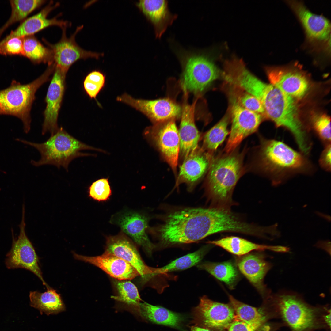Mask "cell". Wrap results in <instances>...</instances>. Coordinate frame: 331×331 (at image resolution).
Segmentation results:
<instances>
[{"mask_svg": "<svg viewBox=\"0 0 331 331\" xmlns=\"http://www.w3.org/2000/svg\"><path fill=\"white\" fill-rule=\"evenodd\" d=\"M270 320H280L291 331L331 330V309L328 305L313 306L299 295L283 292L271 294L261 306Z\"/></svg>", "mask_w": 331, "mask_h": 331, "instance_id": "obj_1", "label": "cell"}, {"mask_svg": "<svg viewBox=\"0 0 331 331\" xmlns=\"http://www.w3.org/2000/svg\"><path fill=\"white\" fill-rule=\"evenodd\" d=\"M105 248V250L123 259L135 268L143 283L157 275L156 268L145 264L134 244L123 233L107 237Z\"/></svg>", "mask_w": 331, "mask_h": 331, "instance_id": "obj_16", "label": "cell"}, {"mask_svg": "<svg viewBox=\"0 0 331 331\" xmlns=\"http://www.w3.org/2000/svg\"><path fill=\"white\" fill-rule=\"evenodd\" d=\"M318 213H317L318 215H319V216H321L322 217H324H324H325L326 219L329 220V216H328V215L326 216L327 215H325L324 214H323L322 213H319V212H318Z\"/></svg>", "mask_w": 331, "mask_h": 331, "instance_id": "obj_43", "label": "cell"}, {"mask_svg": "<svg viewBox=\"0 0 331 331\" xmlns=\"http://www.w3.org/2000/svg\"><path fill=\"white\" fill-rule=\"evenodd\" d=\"M230 303L232 306L236 319L248 324H259L268 325L271 322L264 316L260 307H255L244 303L228 295Z\"/></svg>", "mask_w": 331, "mask_h": 331, "instance_id": "obj_29", "label": "cell"}, {"mask_svg": "<svg viewBox=\"0 0 331 331\" xmlns=\"http://www.w3.org/2000/svg\"><path fill=\"white\" fill-rule=\"evenodd\" d=\"M74 259L93 265L119 280H131L140 276L131 265L123 259L105 250L102 255L87 256L73 253Z\"/></svg>", "mask_w": 331, "mask_h": 331, "instance_id": "obj_19", "label": "cell"}, {"mask_svg": "<svg viewBox=\"0 0 331 331\" xmlns=\"http://www.w3.org/2000/svg\"><path fill=\"white\" fill-rule=\"evenodd\" d=\"M111 221L119 226L148 255H152L155 246L147 234L148 220L145 216L137 212L126 211L113 216Z\"/></svg>", "mask_w": 331, "mask_h": 331, "instance_id": "obj_18", "label": "cell"}, {"mask_svg": "<svg viewBox=\"0 0 331 331\" xmlns=\"http://www.w3.org/2000/svg\"><path fill=\"white\" fill-rule=\"evenodd\" d=\"M172 47L183 67L182 84L185 91L201 92L219 77L218 69L206 55L174 45Z\"/></svg>", "mask_w": 331, "mask_h": 331, "instance_id": "obj_7", "label": "cell"}, {"mask_svg": "<svg viewBox=\"0 0 331 331\" xmlns=\"http://www.w3.org/2000/svg\"><path fill=\"white\" fill-rule=\"evenodd\" d=\"M226 226L225 217L219 209L187 208L169 214L158 231L164 243H187L224 232Z\"/></svg>", "mask_w": 331, "mask_h": 331, "instance_id": "obj_2", "label": "cell"}, {"mask_svg": "<svg viewBox=\"0 0 331 331\" xmlns=\"http://www.w3.org/2000/svg\"><path fill=\"white\" fill-rule=\"evenodd\" d=\"M304 30L306 46L312 53L330 56L331 24L326 17L311 11L302 1L286 0Z\"/></svg>", "mask_w": 331, "mask_h": 331, "instance_id": "obj_8", "label": "cell"}, {"mask_svg": "<svg viewBox=\"0 0 331 331\" xmlns=\"http://www.w3.org/2000/svg\"><path fill=\"white\" fill-rule=\"evenodd\" d=\"M29 298L30 306L39 310L41 314H56L66 309L60 295L51 287L44 293L31 291Z\"/></svg>", "mask_w": 331, "mask_h": 331, "instance_id": "obj_25", "label": "cell"}, {"mask_svg": "<svg viewBox=\"0 0 331 331\" xmlns=\"http://www.w3.org/2000/svg\"><path fill=\"white\" fill-rule=\"evenodd\" d=\"M312 128L325 145L331 143L330 118L325 114H317L311 119Z\"/></svg>", "mask_w": 331, "mask_h": 331, "instance_id": "obj_35", "label": "cell"}, {"mask_svg": "<svg viewBox=\"0 0 331 331\" xmlns=\"http://www.w3.org/2000/svg\"><path fill=\"white\" fill-rule=\"evenodd\" d=\"M196 102L192 105L186 104L182 108L180 128L178 130L180 150L185 158L198 148L200 133L195 125L194 111Z\"/></svg>", "mask_w": 331, "mask_h": 331, "instance_id": "obj_23", "label": "cell"}, {"mask_svg": "<svg viewBox=\"0 0 331 331\" xmlns=\"http://www.w3.org/2000/svg\"><path fill=\"white\" fill-rule=\"evenodd\" d=\"M234 310L230 304L213 301L204 295L198 305L194 309L192 322L194 325L212 331H226L236 319Z\"/></svg>", "mask_w": 331, "mask_h": 331, "instance_id": "obj_10", "label": "cell"}, {"mask_svg": "<svg viewBox=\"0 0 331 331\" xmlns=\"http://www.w3.org/2000/svg\"><path fill=\"white\" fill-rule=\"evenodd\" d=\"M89 196L98 201L108 200L112 194L108 178L100 179L93 182L89 188Z\"/></svg>", "mask_w": 331, "mask_h": 331, "instance_id": "obj_37", "label": "cell"}, {"mask_svg": "<svg viewBox=\"0 0 331 331\" xmlns=\"http://www.w3.org/2000/svg\"><path fill=\"white\" fill-rule=\"evenodd\" d=\"M25 57L35 63H53V55L50 48L44 46L32 35L22 37Z\"/></svg>", "mask_w": 331, "mask_h": 331, "instance_id": "obj_30", "label": "cell"}, {"mask_svg": "<svg viewBox=\"0 0 331 331\" xmlns=\"http://www.w3.org/2000/svg\"><path fill=\"white\" fill-rule=\"evenodd\" d=\"M230 100L232 125L225 148L227 153L234 151L243 140L256 131L262 120L260 114L244 108L236 97Z\"/></svg>", "mask_w": 331, "mask_h": 331, "instance_id": "obj_12", "label": "cell"}, {"mask_svg": "<svg viewBox=\"0 0 331 331\" xmlns=\"http://www.w3.org/2000/svg\"><path fill=\"white\" fill-rule=\"evenodd\" d=\"M211 154L198 148L185 158L180 167L178 180L189 184L198 181L209 169Z\"/></svg>", "mask_w": 331, "mask_h": 331, "instance_id": "obj_24", "label": "cell"}, {"mask_svg": "<svg viewBox=\"0 0 331 331\" xmlns=\"http://www.w3.org/2000/svg\"><path fill=\"white\" fill-rule=\"evenodd\" d=\"M227 154L212 160L207 185L213 207L230 210L233 190L243 173V154Z\"/></svg>", "mask_w": 331, "mask_h": 331, "instance_id": "obj_4", "label": "cell"}, {"mask_svg": "<svg viewBox=\"0 0 331 331\" xmlns=\"http://www.w3.org/2000/svg\"><path fill=\"white\" fill-rule=\"evenodd\" d=\"M209 243L225 249L234 255L242 256L253 250L268 249L273 250V246L255 243L236 236H228L220 239L210 241Z\"/></svg>", "mask_w": 331, "mask_h": 331, "instance_id": "obj_26", "label": "cell"}, {"mask_svg": "<svg viewBox=\"0 0 331 331\" xmlns=\"http://www.w3.org/2000/svg\"><path fill=\"white\" fill-rule=\"evenodd\" d=\"M145 134L154 141L167 162L175 172L180 152V141L174 120L148 128Z\"/></svg>", "mask_w": 331, "mask_h": 331, "instance_id": "obj_15", "label": "cell"}, {"mask_svg": "<svg viewBox=\"0 0 331 331\" xmlns=\"http://www.w3.org/2000/svg\"><path fill=\"white\" fill-rule=\"evenodd\" d=\"M0 54L19 55L25 56L22 37L13 38L0 45Z\"/></svg>", "mask_w": 331, "mask_h": 331, "instance_id": "obj_38", "label": "cell"}, {"mask_svg": "<svg viewBox=\"0 0 331 331\" xmlns=\"http://www.w3.org/2000/svg\"><path fill=\"white\" fill-rule=\"evenodd\" d=\"M331 143L325 145L319 160L321 167L328 172L331 171Z\"/></svg>", "mask_w": 331, "mask_h": 331, "instance_id": "obj_41", "label": "cell"}, {"mask_svg": "<svg viewBox=\"0 0 331 331\" xmlns=\"http://www.w3.org/2000/svg\"><path fill=\"white\" fill-rule=\"evenodd\" d=\"M66 27L62 28V34L59 42L52 44L45 41L52 51L53 63L56 67L67 72L71 66L78 60L89 58L98 59L103 56V53L86 51L76 43L75 36L82 28L83 26L77 27L74 33L69 38L66 35Z\"/></svg>", "mask_w": 331, "mask_h": 331, "instance_id": "obj_14", "label": "cell"}, {"mask_svg": "<svg viewBox=\"0 0 331 331\" xmlns=\"http://www.w3.org/2000/svg\"><path fill=\"white\" fill-rule=\"evenodd\" d=\"M55 70L49 66L38 78L28 84H23L15 80L10 86L0 90V115H9L20 119L23 124L24 132L30 129V111L37 89L48 81Z\"/></svg>", "mask_w": 331, "mask_h": 331, "instance_id": "obj_6", "label": "cell"}, {"mask_svg": "<svg viewBox=\"0 0 331 331\" xmlns=\"http://www.w3.org/2000/svg\"><path fill=\"white\" fill-rule=\"evenodd\" d=\"M59 5V3L53 5V2H51L38 13L25 20L15 30L12 31L1 41L0 44H2L13 38L32 35L50 26L56 25L61 28L67 27L69 25L66 21L59 20L56 17L51 19L47 18L49 13Z\"/></svg>", "mask_w": 331, "mask_h": 331, "instance_id": "obj_22", "label": "cell"}, {"mask_svg": "<svg viewBox=\"0 0 331 331\" xmlns=\"http://www.w3.org/2000/svg\"><path fill=\"white\" fill-rule=\"evenodd\" d=\"M44 2V0H10L11 15L7 21L0 29V36L9 26L25 18Z\"/></svg>", "mask_w": 331, "mask_h": 331, "instance_id": "obj_32", "label": "cell"}, {"mask_svg": "<svg viewBox=\"0 0 331 331\" xmlns=\"http://www.w3.org/2000/svg\"><path fill=\"white\" fill-rule=\"evenodd\" d=\"M238 100L244 108L252 112L264 114V110L261 102L255 97L248 93H244Z\"/></svg>", "mask_w": 331, "mask_h": 331, "instance_id": "obj_39", "label": "cell"}, {"mask_svg": "<svg viewBox=\"0 0 331 331\" xmlns=\"http://www.w3.org/2000/svg\"><path fill=\"white\" fill-rule=\"evenodd\" d=\"M117 100L135 108L156 123L174 120L181 115L182 109L180 106L169 98L154 100L137 99L124 93L118 96Z\"/></svg>", "mask_w": 331, "mask_h": 331, "instance_id": "obj_13", "label": "cell"}, {"mask_svg": "<svg viewBox=\"0 0 331 331\" xmlns=\"http://www.w3.org/2000/svg\"><path fill=\"white\" fill-rule=\"evenodd\" d=\"M189 331H212L209 329L196 326H193L191 327Z\"/></svg>", "mask_w": 331, "mask_h": 331, "instance_id": "obj_42", "label": "cell"}, {"mask_svg": "<svg viewBox=\"0 0 331 331\" xmlns=\"http://www.w3.org/2000/svg\"><path fill=\"white\" fill-rule=\"evenodd\" d=\"M265 326L259 324H248L236 319L229 325L227 331H263Z\"/></svg>", "mask_w": 331, "mask_h": 331, "instance_id": "obj_40", "label": "cell"}, {"mask_svg": "<svg viewBox=\"0 0 331 331\" xmlns=\"http://www.w3.org/2000/svg\"><path fill=\"white\" fill-rule=\"evenodd\" d=\"M228 117L225 116L205 135L204 144L210 151L215 150L225 140L229 133L227 127Z\"/></svg>", "mask_w": 331, "mask_h": 331, "instance_id": "obj_34", "label": "cell"}, {"mask_svg": "<svg viewBox=\"0 0 331 331\" xmlns=\"http://www.w3.org/2000/svg\"><path fill=\"white\" fill-rule=\"evenodd\" d=\"M140 313L144 318L152 322L173 327H179L183 320L179 314L165 308L154 306L146 302L140 304Z\"/></svg>", "mask_w": 331, "mask_h": 331, "instance_id": "obj_27", "label": "cell"}, {"mask_svg": "<svg viewBox=\"0 0 331 331\" xmlns=\"http://www.w3.org/2000/svg\"><path fill=\"white\" fill-rule=\"evenodd\" d=\"M15 140L31 146L37 150L41 155L38 161L32 160L31 163L36 166L43 165L55 166L58 169L63 167L68 171L70 162L74 159L84 156H94V154L82 152V150H90L103 153L102 150L88 145L80 141L68 133L62 127L45 142L36 143L17 138Z\"/></svg>", "mask_w": 331, "mask_h": 331, "instance_id": "obj_5", "label": "cell"}, {"mask_svg": "<svg viewBox=\"0 0 331 331\" xmlns=\"http://www.w3.org/2000/svg\"><path fill=\"white\" fill-rule=\"evenodd\" d=\"M282 66H270L265 70L271 84L294 98L300 99L308 91L309 81L297 63Z\"/></svg>", "mask_w": 331, "mask_h": 331, "instance_id": "obj_11", "label": "cell"}, {"mask_svg": "<svg viewBox=\"0 0 331 331\" xmlns=\"http://www.w3.org/2000/svg\"><path fill=\"white\" fill-rule=\"evenodd\" d=\"M54 73L45 98L46 106L44 112L42 135L49 132L52 135L59 128L58 118L64 93L67 72L55 66Z\"/></svg>", "mask_w": 331, "mask_h": 331, "instance_id": "obj_17", "label": "cell"}, {"mask_svg": "<svg viewBox=\"0 0 331 331\" xmlns=\"http://www.w3.org/2000/svg\"><path fill=\"white\" fill-rule=\"evenodd\" d=\"M136 5L152 25L157 38L162 37L177 17L170 11L166 0H141Z\"/></svg>", "mask_w": 331, "mask_h": 331, "instance_id": "obj_21", "label": "cell"}, {"mask_svg": "<svg viewBox=\"0 0 331 331\" xmlns=\"http://www.w3.org/2000/svg\"><path fill=\"white\" fill-rule=\"evenodd\" d=\"M197 267L223 282L231 289L234 288L239 278L236 267L230 261L217 263L206 262L198 265Z\"/></svg>", "mask_w": 331, "mask_h": 331, "instance_id": "obj_28", "label": "cell"}, {"mask_svg": "<svg viewBox=\"0 0 331 331\" xmlns=\"http://www.w3.org/2000/svg\"><path fill=\"white\" fill-rule=\"evenodd\" d=\"M257 157L260 170L274 186L296 174H309L314 169L306 155L275 139L262 138Z\"/></svg>", "mask_w": 331, "mask_h": 331, "instance_id": "obj_3", "label": "cell"}, {"mask_svg": "<svg viewBox=\"0 0 331 331\" xmlns=\"http://www.w3.org/2000/svg\"><path fill=\"white\" fill-rule=\"evenodd\" d=\"M118 295L112 297L115 300L135 308L140 313V304L141 299L136 286L129 281L118 280L115 282Z\"/></svg>", "mask_w": 331, "mask_h": 331, "instance_id": "obj_33", "label": "cell"}, {"mask_svg": "<svg viewBox=\"0 0 331 331\" xmlns=\"http://www.w3.org/2000/svg\"><path fill=\"white\" fill-rule=\"evenodd\" d=\"M20 232L17 238L11 230L12 242L11 248L6 256L5 264L9 269H25L33 273L41 281L47 289L50 287L44 281L39 265V260L34 248L25 232V207L23 204L22 217L19 224Z\"/></svg>", "mask_w": 331, "mask_h": 331, "instance_id": "obj_9", "label": "cell"}, {"mask_svg": "<svg viewBox=\"0 0 331 331\" xmlns=\"http://www.w3.org/2000/svg\"><path fill=\"white\" fill-rule=\"evenodd\" d=\"M105 76L101 72L93 70L86 77L84 82V89L91 99H94L98 103L96 97L104 87Z\"/></svg>", "mask_w": 331, "mask_h": 331, "instance_id": "obj_36", "label": "cell"}, {"mask_svg": "<svg viewBox=\"0 0 331 331\" xmlns=\"http://www.w3.org/2000/svg\"><path fill=\"white\" fill-rule=\"evenodd\" d=\"M209 247L205 246L191 253L175 260L162 267L156 268L157 275L168 272L185 270L197 264L206 254Z\"/></svg>", "mask_w": 331, "mask_h": 331, "instance_id": "obj_31", "label": "cell"}, {"mask_svg": "<svg viewBox=\"0 0 331 331\" xmlns=\"http://www.w3.org/2000/svg\"><path fill=\"white\" fill-rule=\"evenodd\" d=\"M241 272L256 288L263 300L271 295L264 283V278L271 267L262 254L248 253L240 256L236 261Z\"/></svg>", "mask_w": 331, "mask_h": 331, "instance_id": "obj_20", "label": "cell"}]
</instances>
